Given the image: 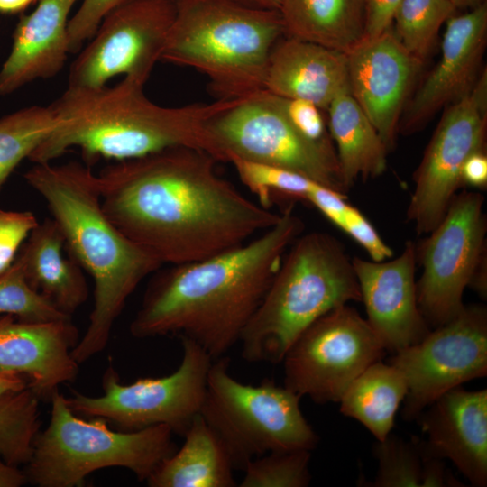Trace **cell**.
Masks as SVG:
<instances>
[{
    "mask_svg": "<svg viewBox=\"0 0 487 487\" xmlns=\"http://www.w3.org/2000/svg\"><path fill=\"white\" fill-rule=\"evenodd\" d=\"M77 1L40 0L32 13L21 17L0 70V95L55 77L62 69L69 53V14Z\"/></svg>",
    "mask_w": 487,
    "mask_h": 487,
    "instance_id": "cell-22",
    "label": "cell"
},
{
    "mask_svg": "<svg viewBox=\"0 0 487 487\" xmlns=\"http://www.w3.org/2000/svg\"><path fill=\"white\" fill-rule=\"evenodd\" d=\"M349 301H361V292L352 260L340 243L325 233L300 234L242 333V357L250 363H281L307 327Z\"/></svg>",
    "mask_w": 487,
    "mask_h": 487,
    "instance_id": "cell-6",
    "label": "cell"
},
{
    "mask_svg": "<svg viewBox=\"0 0 487 487\" xmlns=\"http://www.w3.org/2000/svg\"><path fill=\"white\" fill-rule=\"evenodd\" d=\"M390 363L404 375L408 392L402 417L418 418L446 391L487 374V310L464 306L417 344L396 353Z\"/></svg>",
    "mask_w": 487,
    "mask_h": 487,
    "instance_id": "cell-15",
    "label": "cell"
},
{
    "mask_svg": "<svg viewBox=\"0 0 487 487\" xmlns=\"http://www.w3.org/2000/svg\"><path fill=\"white\" fill-rule=\"evenodd\" d=\"M143 87L124 78L114 87H67L50 105L60 124L28 159L47 163L76 147L89 165L100 158L121 161L185 146L225 162L207 123L241 98L166 107L152 102Z\"/></svg>",
    "mask_w": 487,
    "mask_h": 487,
    "instance_id": "cell-3",
    "label": "cell"
},
{
    "mask_svg": "<svg viewBox=\"0 0 487 487\" xmlns=\"http://www.w3.org/2000/svg\"><path fill=\"white\" fill-rule=\"evenodd\" d=\"M126 0H83L77 13L69 20V53H76L96 33L104 17Z\"/></svg>",
    "mask_w": 487,
    "mask_h": 487,
    "instance_id": "cell-36",
    "label": "cell"
},
{
    "mask_svg": "<svg viewBox=\"0 0 487 487\" xmlns=\"http://www.w3.org/2000/svg\"><path fill=\"white\" fill-rule=\"evenodd\" d=\"M50 401V424L38 433L32 457L25 464L27 482L35 486H80L88 474L108 467L126 468L139 481L146 482L176 451L174 433L165 425L114 431L103 418L78 417L59 389Z\"/></svg>",
    "mask_w": 487,
    "mask_h": 487,
    "instance_id": "cell-7",
    "label": "cell"
},
{
    "mask_svg": "<svg viewBox=\"0 0 487 487\" xmlns=\"http://www.w3.org/2000/svg\"><path fill=\"white\" fill-rule=\"evenodd\" d=\"M280 97L286 115L304 136L315 142L332 141L319 107L308 100Z\"/></svg>",
    "mask_w": 487,
    "mask_h": 487,
    "instance_id": "cell-38",
    "label": "cell"
},
{
    "mask_svg": "<svg viewBox=\"0 0 487 487\" xmlns=\"http://www.w3.org/2000/svg\"><path fill=\"white\" fill-rule=\"evenodd\" d=\"M487 42V5L446 21L441 57L408 106L399 130H420L441 108L462 97L474 86Z\"/></svg>",
    "mask_w": 487,
    "mask_h": 487,
    "instance_id": "cell-18",
    "label": "cell"
},
{
    "mask_svg": "<svg viewBox=\"0 0 487 487\" xmlns=\"http://www.w3.org/2000/svg\"><path fill=\"white\" fill-rule=\"evenodd\" d=\"M456 8L447 0H401L392 17V28L404 48L422 65L443 23Z\"/></svg>",
    "mask_w": 487,
    "mask_h": 487,
    "instance_id": "cell-30",
    "label": "cell"
},
{
    "mask_svg": "<svg viewBox=\"0 0 487 487\" xmlns=\"http://www.w3.org/2000/svg\"><path fill=\"white\" fill-rule=\"evenodd\" d=\"M309 450L272 451L249 461L240 487H306L311 475Z\"/></svg>",
    "mask_w": 487,
    "mask_h": 487,
    "instance_id": "cell-33",
    "label": "cell"
},
{
    "mask_svg": "<svg viewBox=\"0 0 487 487\" xmlns=\"http://www.w3.org/2000/svg\"><path fill=\"white\" fill-rule=\"evenodd\" d=\"M27 482L23 471L0 460V487H20Z\"/></svg>",
    "mask_w": 487,
    "mask_h": 487,
    "instance_id": "cell-41",
    "label": "cell"
},
{
    "mask_svg": "<svg viewBox=\"0 0 487 487\" xmlns=\"http://www.w3.org/2000/svg\"><path fill=\"white\" fill-rule=\"evenodd\" d=\"M463 184L476 188L487 185V157L484 152L472 154L464 162L461 172Z\"/></svg>",
    "mask_w": 487,
    "mask_h": 487,
    "instance_id": "cell-40",
    "label": "cell"
},
{
    "mask_svg": "<svg viewBox=\"0 0 487 487\" xmlns=\"http://www.w3.org/2000/svg\"><path fill=\"white\" fill-rule=\"evenodd\" d=\"M161 60L206 75L218 99L264 90L270 53L284 35L280 14L234 0H176Z\"/></svg>",
    "mask_w": 487,
    "mask_h": 487,
    "instance_id": "cell-5",
    "label": "cell"
},
{
    "mask_svg": "<svg viewBox=\"0 0 487 487\" xmlns=\"http://www.w3.org/2000/svg\"><path fill=\"white\" fill-rule=\"evenodd\" d=\"M421 413L426 455L447 458L473 486L487 485V390L454 388ZM418 417V418H419Z\"/></svg>",
    "mask_w": 487,
    "mask_h": 487,
    "instance_id": "cell-19",
    "label": "cell"
},
{
    "mask_svg": "<svg viewBox=\"0 0 487 487\" xmlns=\"http://www.w3.org/2000/svg\"><path fill=\"white\" fill-rule=\"evenodd\" d=\"M386 349L366 319L343 305L307 327L281 363L284 386L318 404L338 402L349 384Z\"/></svg>",
    "mask_w": 487,
    "mask_h": 487,
    "instance_id": "cell-11",
    "label": "cell"
},
{
    "mask_svg": "<svg viewBox=\"0 0 487 487\" xmlns=\"http://www.w3.org/2000/svg\"><path fill=\"white\" fill-rule=\"evenodd\" d=\"M379 466L372 482L362 485L372 487H417L423 483V455L418 440L406 442L389 435L373 446Z\"/></svg>",
    "mask_w": 487,
    "mask_h": 487,
    "instance_id": "cell-32",
    "label": "cell"
},
{
    "mask_svg": "<svg viewBox=\"0 0 487 487\" xmlns=\"http://www.w3.org/2000/svg\"><path fill=\"white\" fill-rule=\"evenodd\" d=\"M176 12V0H126L113 9L71 64L68 87H101L118 75L144 85Z\"/></svg>",
    "mask_w": 487,
    "mask_h": 487,
    "instance_id": "cell-14",
    "label": "cell"
},
{
    "mask_svg": "<svg viewBox=\"0 0 487 487\" xmlns=\"http://www.w3.org/2000/svg\"><path fill=\"white\" fill-rule=\"evenodd\" d=\"M449 1L456 9L458 8H474L483 3L484 0H447Z\"/></svg>",
    "mask_w": 487,
    "mask_h": 487,
    "instance_id": "cell-44",
    "label": "cell"
},
{
    "mask_svg": "<svg viewBox=\"0 0 487 487\" xmlns=\"http://www.w3.org/2000/svg\"><path fill=\"white\" fill-rule=\"evenodd\" d=\"M244 6L262 9V10H276L279 11L282 0H234Z\"/></svg>",
    "mask_w": 487,
    "mask_h": 487,
    "instance_id": "cell-43",
    "label": "cell"
},
{
    "mask_svg": "<svg viewBox=\"0 0 487 487\" xmlns=\"http://www.w3.org/2000/svg\"><path fill=\"white\" fill-rule=\"evenodd\" d=\"M264 90L284 98L308 100L326 111L337 95L349 91L346 56L283 35L270 53Z\"/></svg>",
    "mask_w": 487,
    "mask_h": 487,
    "instance_id": "cell-21",
    "label": "cell"
},
{
    "mask_svg": "<svg viewBox=\"0 0 487 487\" xmlns=\"http://www.w3.org/2000/svg\"><path fill=\"white\" fill-rule=\"evenodd\" d=\"M335 225L358 243L372 261L383 262L392 257V249L384 243L370 221L350 204H346Z\"/></svg>",
    "mask_w": 487,
    "mask_h": 487,
    "instance_id": "cell-37",
    "label": "cell"
},
{
    "mask_svg": "<svg viewBox=\"0 0 487 487\" xmlns=\"http://www.w3.org/2000/svg\"><path fill=\"white\" fill-rule=\"evenodd\" d=\"M0 315H12L28 323L71 319L29 284L22 259L0 274Z\"/></svg>",
    "mask_w": 487,
    "mask_h": 487,
    "instance_id": "cell-31",
    "label": "cell"
},
{
    "mask_svg": "<svg viewBox=\"0 0 487 487\" xmlns=\"http://www.w3.org/2000/svg\"><path fill=\"white\" fill-rule=\"evenodd\" d=\"M487 126V75L445 107L413 177L415 188L407 218L418 234H429L441 221L458 188L466 160L484 152Z\"/></svg>",
    "mask_w": 487,
    "mask_h": 487,
    "instance_id": "cell-13",
    "label": "cell"
},
{
    "mask_svg": "<svg viewBox=\"0 0 487 487\" xmlns=\"http://www.w3.org/2000/svg\"><path fill=\"white\" fill-rule=\"evenodd\" d=\"M18 255L31 287L60 311L71 317L87 301L88 287L83 268L69 251L52 217L39 222Z\"/></svg>",
    "mask_w": 487,
    "mask_h": 487,
    "instance_id": "cell-23",
    "label": "cell"
},
{
    "mask_svg": "<svg viewBox=\"0 0 487 487\" xmlns=\"http://www.w3.org/2000/svg\"><path fill=\"white\" fill-rule=\"evenodd\" d=\"M229 162L234 167L241 181L257 197L258 203L269 209L272 204V193L306 200L308 195L320 184L302 174L275 166L240 158H232Z\"/></svg>",
    "mask_w": 487,
    "mask_h": 487,
    "instance_id": "cell-34",
    "label": "cell"
},
{
    "mask_svg": "<svg viewBox=\"0 0 487 487\" xmlns=\"http://www.w3.org/2000/svg\"><path fill=\"white\" fill-rule=\"evenodd\" d=\"M328 129L336 145V156L348 189L358 179L381 175L387 152L376 129L349 91L337 95L329 105Z\"/></svg>",
    "mask_w": 487,
    "mask_h": 487,
    "instance_id": "cell-26",
    "label": "cell"
},
{
    "mask_svg": "<svg viewBox=\"0 0 487 487\" xmlns=\"http://www.w3.org/2000/svg\"><path fill=\"white\" fill-rule=\"evenodd\" d=\"M40 399L28 379L0 370V456L9 464H26L40 432Z\"/></svg>",
    "mask_w": 487,
    "mask_h": 487,
    "instance_id": "cell-28",
    "label": "cell"
},
{
    "mask_svg": "<svg viewBox=\"0 0 487 487\" xmlns=\"http://www.w3.org/2000/svg\"><path fill=\"white\" fill-rule=\"evenodd\" d=\"M417 260L412 242L390 261L352 259L366 320L386 351L393 354L417 344L430 331L418 306Z\"/></svg>",
    "mask_w": 487,
    "mask_h": 487,
    "instance_id": "cell-17",
    "label": "cell"
},
{
    "mask_svg": "<svg viewBox=\"0 0 487 487\" xmlns=\"http://www.w3.org/2000/svg\"><path fill=\"white\" fill-rule=\"evenodd\" d=\"M230 359H214L201 416L225 446L234 470L266 453L314 449L318 436L302 414L300 397L272 381L245 384L230 373Z\"/></svg>",
    "mask_w": 487,
    "mask_h": 487,
    "instance_id": "cell-8",
    "label": "cell"
},
{
    "mask_svg": "<svg viewBox=\"0 0 487 487\" xmlns=\"http://www.w3.org/2000/svg\"><path fill=\"white\" fill-rule=\"evenodd\" d=\"M303 230V221L288 208L253 240L156 271L130 324L131 335L144 339L176 334L199 345L213 360L224 356L239 343L285 251Z\"/></svg>",
    "mask_w": 487,
    "mask_h": 487,
    "instance_id": "cell-2",
    "label": "cell"
},
{
    "mask_svg": "<svg viewBox=\"0 0 487 487\" xmlns=\"http://www.w3.org/2000/svg\"><path fill=\"white\" fill-rule=\"evenodd\" d=\"M24 179L45 200L69 251L94 280L89 324L71 350L79 364L106 348L128 298L162 264L105 214L97 175L89 165L78 161L35 163Z\"/></svg>",
    "mask_w": 487,
    "mask_h": 487,
    "instance_id": "cell-4",
    "label": "cell"
},
{
    "mask_svg": "<svg viewBox=\"0 0 487 487\" xmlns=\"http://www.w3.org/2000/svg\"><path fill=\"white\" fill-rule=\"evenodd\" d=\"M38 224L32 212L0 210V274L12 265L23 242Z\"/></svg>",
    "mask_w": 487,
    "mask_h": 487,
    "instance_id": "cell-35",
    "label": "cell"
},
{
    "mask_svg": "<svg viewBox=\"0 0 487 487\" xmlns=\"http://www.w3.org/2000/svg\"><path fill=\"white\" fill-rule=\"evenodd\" d=\"M207 129L226 162L240 158L302 174L345 195L348 190L332 141L304 136L286 115L280 97L266 90L214 115Z\"/></svg>",
    "mask_w": 487,
    "mask_h": 487,
    "instance_id": "cell-10",
    "label": "cell"
},
{
    "mask_svg": "<svg viewBox=\"0 0 487 487\" xmlns=\"http://www.w3.org/2000/svg\"><path fill=\"white\" fill-rule=\"evenodd\" d=\"M401 0H366L365 38H374L392 25L394 11Z\"/></svg>",
    "mask_w": 487,
    "mask_h": 487,
    "instance_id": "cell-39",
    "label": "cell"
},
{
    "mask_svg": "<svg viewBox=\"0 0 487 487\" xmlns=\"http://www.w3.org/2000/svg\"><path fill=\"white\" fill-rule=\"evenodd\" d=\"M179 449L164 459L146 480L150 487H234L231 459L201 414L185 432Z\"/></svg>",
    "mask_w": 487,
    "mask_h": 487,
    "instance_id": "cell-25",
    "label": "cell"
},
{
    "mask_svg": "<svg viewBox=\"0 0 487 487\" xmlns=\"http://www.w3.org/2000/svg\"><path fill=\"white\" fill-rule=\"evenodd\" d=\"M483 204L481 193L455 194L441 221L416 247L423 268L417 300L428 326L438 327L461 312L464 291L486 259Z\"/></svg>",
    "mask_w": 487,
    "mask_h": 487,
    "instance_id": "cell-12",
    "label": "cell"
},
{
    "mask_svg": "<svg viewBox=\"0 0 487 487\" xmlns=\"http://www.w3.org/2000/svg\"><path fill=\"white\" fill-rule=\"evenodd\" d=\"M78 340L71 319L28 323L2 315L0 370L23 374L38 398L50 401L60 384L78 374V363L71 356Z\"/></svg>",
    "mask_w": 487,
    "mask_h": 487,
    "instance_id": "cell-20",
    "label": "cell"
},
{
    "mask_svg": "<svg viewBox=\"0 0 487 487\" xmlns=\"http://www.w3.org/2000/svg\"><path fill=\"white\" fill-rule=\"evenodd\" d=\"M60 124L51 106H32L0 119V189L24 159Z\"/></svg>",
    "mask_w": 487,
    "mask_h": 487,
    "instance_id": "cell-29",
    "label": "cell"
},
{
    "mask_svg": "<svg viewBox=\"0 0 487 487\" xmlns=\"http://www.w3.org/2000/svg\"><path fill=\"white\" fill-rule=\"evenodd\" d=\"M407 392L401 372L381 360L349 384L338 401L340 411L363 424L377 441H382L391 434L395 414Z\"/></svg>",
    "mask_w": 487,
    "mask_h": 487,
    "instance_id": "cell-27",
    "label": "cell"
},
{
    "mask_svg": "<svg viewBox=\"0 0 487 487\" xmlns=\"http://www.w3.org/2000/svg\"><path fill=\"white\" fill-rule=\"evenodd\" d=\"M192 147L116 161L97 175L105 214L161 264L197 262L239 246L280 214L243 195Z\"/></svg>",
    "mask_w": 487,
    "mask_h": 487,
    "instance_id": "cell-1",
    "label": "cell"
},
{
    "mask_svg": "<svg viewBox=\"0 0 487 487\" xmlns=\"http://www.w3.org/2000/svg\"><path fill=\"white\" fill-rule=\"evenodd\" d=\"M345 56L350 94L390 151L421 64L404 48L392 25L374 38H365Z\"/></svg>",
    "mask_w": 487,
    "mask_h": 487,
    "instance_id": "cell-16",
    "label": "cell"
},
{
    "mask_svg": "<svg viewBox=\"0 0 487 487\" xmlns=\"http://www.w3.org/2000/svg\"><path fill=\"white\" fill-rule=\"evenodd\" d=\"M37 2L40 0H0V14H15Z\"/></svg>",
    "mask_w": 487,
    "mask_h": 487,
    "instance_id": "cell-42",
    "label": "cell"
},
{
    "mask_svg": "<svg viewBox=\"0 0 487 487\" xmlns=\"http://www.w3.org/2000/svg\"><path fill=\"white\" fill-rule=\"evenodd\" d=\"M179 339L181 362L170 374L123 384L110 365L102 379L104 394L94 397L72 390L66 397L69 407L81 417L103 418L120 431L165 425L184 436L200 414L213 359L191 339Z\"/></svg>",
    "mask_w": 487,
    "mask_h": 487,
    "instance_id": "cell-9",
    "label": "cell"
},
{
    "mask_svg": "<svg viewBox=\"0 0 487 487\" xmlns=\"http://www.w3.org/2000/svg\"><path fill=\"white\" fill-rule=\"evenodd\" d=\"M284 35L347 53L366 31V0H282Z\"/></svg>",
    "mask_w": 487,
    "mask_h": 487,
    "instance_id": "cell-24",
    "label": "cell"
}]
</instances>
